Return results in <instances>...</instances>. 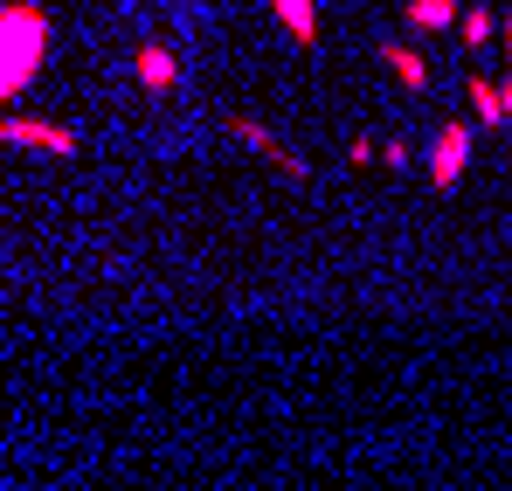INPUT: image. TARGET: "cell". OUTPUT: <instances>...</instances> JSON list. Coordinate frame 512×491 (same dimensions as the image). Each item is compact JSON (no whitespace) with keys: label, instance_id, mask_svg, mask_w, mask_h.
<instances>
[{"label":"cell","instance_id":"6da1fadb","mask_svg":"<svg viewBox=\"0 0 512 491\" xmlns=\"http://www.w3.org/2000/svg\"><path fill=\"white\" fill-rule=\"evenodd\" d=\"M49 49H56L49 7H42V0H0V97H7V104L28 97V83L49 63Z\"/></svg>","mask_w":512,"mask_h":491},{"label":"cell","instance_id":"7a4b0ae2","mask_svg":"<svg viewBox=\"0 0 512 491\" xmlns=\"http://www.w3.org/2000/svg\"><path fill=\"white\" fill-rule=\"evenodd\" d=\"M478 118H450V125H436V139H429V187L436 194H450L457 180H464V166H471V132Z\"/></svg>","mask_w":512,"mask_h":491},{"label":"cell","instance_id":"3957f363","mask_svg":"<svg viewBox=\"0 0 512 491\" xmlns=\"http://www.w3.org/2000/svg\"><path fill=\"white\" fill-rule=\"evenodd\" d=\"M229 139H243L256 160H270L284 180H305V173H312V166H305V153H298V146H284V132H270V125H263V118H250V111H229Z\"/></svg>","mask_w":512,"mask_h":491},{"label":"cell","instance_id":"277c9868","mask_svg":"<svg viewBox=\"0 0 512 491\" xmlns=\"http://www.w3.org/2000/svg\"><path fill=\"white\" fill-rule=\"evenodd\" d=\"M0 139L7 146H28V153H49V160H70L77 153V132L63 118H21V111H7L0 118Z\"/></svg>","mask_w":512,"mask_h":491},{"label":"cell","instance_id":"5b68a950","mask_svg":"<svg viewBox=\"0 0 512 491\" xmlns=\"http://www.w3.org/2000/svg\"><path fill=\"white\" fill-rule=\"evenodd\" d=\"M132 83H139L146 97H173V90H180V56H173L160 35H146V42L132 49Z\"/></svg>","mask_w":512,"mask_h":491},{"label":"cell","instance_id":"8992f818","mask_svg":"<svg viewBox=\"0 0 512 491\" xmlns=\"http://www.w3.org/2000/svg\"><path fill=\"white\" fill-rule=\"evenodd\" d=\"M464 104H471V118H478V125H512V90L499 77H485V70H471V77H464Z\"/></svg>","mask_w":512,"mask_h":491},{"label":"cell","instance_id":"52a82bcc","mask_svg":"<svg viewBox=\"0 0 512 491\" xmlns=\"http://www.w3.org/2000/svg\"><path fill=\"white\" fill-rule=\"evenodd\" d=\"M374 63L402 83V90H429V56H423V49H409V42H395V35L374 49Z\"/></svg>","mask_w":512,"mask_h":491},{"label":"cell","instance_id":"ba28073f","mask_svg":"<svg viewBox=\"0 0 512 491\" xmlns=\"http://www.w3.org/2000/svg\"><path fill=\"white\" fill-rule=\"evenodd\" d=\"M457 21H464L457 0H409V7H402V28H409V35H450Z\"/></svg>","mask_w":512,"mask_h":491},{"label":"cell","instance_id":"9c48e42d","mask_svg":"<svg viewBox=\"0 0 512 491\" xmlns=\"http://www.w3.org/2000/svg\"><path fill=\"white\" fill-rule=\"evenodd\" d=\"M263 7L284 21V35L298 49H319V0H263Z\"/></svg>","mask_w":512,"mask_h":491},{"label":"cell","instance_id":"30bf717a","mask_svg":"<svg viewBox=\"0 0 512 491\" xmlns=\"http://www.w3.org/2000/svg\"><path fill=\"white\" fill-rule=\"evenodd\" d=\"M457 42L464 49H485V42H506V21L478 0V7H464V21H457Z\"/></svg>","mask_w":512,"mask_h":491},{"label":"cell","instance_id":"8fae6325","mask_svg":"<svg viewBox=\"0 0 512 491\" xmlns=\"http://www.w3.org/2000/svg\"><path fill=\"white\" fill-rule=\"evenodd\" d=\"M381 166L402 173V166H409V146H402V139H381Z\"/></svg>","mask_w":512,"mask_h":491},{"label":"cell","instance_id":"7c38bea8","mask_svg":"<svg viewBox=\"0 0 512 491\" xmlns=\"http://www.w3.org/2000/svg\"><path fill=\"white\" fill-rule=\"evenodd\" d=\"M506 42H512V14H506Z\"/></svg>","mask_w":512,"mask_h":491}]
</instances>
